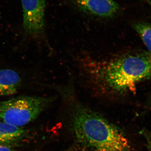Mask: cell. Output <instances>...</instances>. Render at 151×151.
<instances>
[{
    "mask_svg": "<svg viewBox=\"0 0 151 151\" xmlns=\"http://www.w3.org/2000/svg\"><path fill=\"white\" fill-rule=\"evenodd\" d=\"M84 73L91 84L105 96H119L151 79V53L139 52L103 60L84 58Z\"/></svg>",
    "mask_w": 151,
    "mask_h": 151,
    "instance_id": "cell-1",
    "label": "cell"
},
{
    "mask_svg": "<svg viewBox=\"0 0 151 151\" xmlns=\"http://www.w3.org/2000/svg\"><path fill=\"white\" fill-rule=\"evenodd\" d=\"M59 91L69 105L71 130L78 145L88 151H131L119 128L80 102L70 87Z\"/></svg>",
    "mask_w": 151,
    "mask_h": 151,
    "instance_id": "cell-2",
    "label": "cell"
},
{
    "mask_svg": "<svg viewBox=\"0 0 151 151\" xmlns=\"http://www.w3.org/2000/svg\"><path fill=\"white\" fill-rule=\"evenodd\" d=\"M55 97L20 96L0 102V121L23 127L37 119Z\"/></svg>",
    "mask_w": 151,
    "mask_h": 151,
    "instance_id": "cell-3",
    "label": "cell"
},
{
    "mask_svg": "<svg viewBox=\"0 0 151 151\" xmlns=\"http://www.w3.org/2000/svg\"><path fill=\"white\" fill-rule=\"evenodd\" d=\"M21 1L24 31L33 36L41 35L45 28V0H21Z\"/></svg>",
    "mask_w": 151,
    "mask_h": 151,
    "instance_id": "cell-4",
    "label": "cell"
},
{
    "mask_svg": "<svg viewBox=\"0 0 151 151\" xmlns=\"http://www.w3.org/2000/svg\"><path fill=\"white\" fill-rule=\"evenodd\" d=\"M82 12L101 19L114 17L121 10L119 4L113 0H71Z\"/></svg>",
    "mask_w": 151,
    "mask_h": 151,
    "instance_id": "cell-5",
    "label": "cell"
},
{
    "mask_svg": "<svg viewBox=\"0 0 151 151\" xmlns=\"http://www.w3.org/2000/svg\"><path fill=\"white\" fill-rule=\"evenodd\" d=\"M29 138L27 130L0 121V144L13 147Z\"/></svg>",
    "mask_w": 151,
    "mask_h": 151,
    "instance_id": "cell-6",
    "label": "cell"
},
{
    "mask_svg": "<svg viewBox=\"0 0 151 151\" xmlns=\"http://www.w3.org/2000/svg\"><path fill=\"white\" fill-rule=\"evenodd\" d=\"M18 73L11 69H0V97L11 96L18 91L22 84Z\"/></svg>",
    "mask_w": 151,
    "mask_h": 151,
    "instance_id": "cell-7",
    "label": "cell"
},
{
    "mask_svg": "<svg viewBox=\"0 0 151 151\" xmlns=\"http://www.w3.org/2000/svg\"><path fill=\"white\" fill-rule=\"evenodd\" d=\"M146 47L148 52L151 53V23L139 22L132 26Z\"/></svg>",
    "mask_w": 151,
    "mask_h": 151,
    "instance_id": "cell-8",
    "label": "cell"
},
{
    "mask_svg": "<svg viewBox=\"0 0 151 151\" xmlns=\"http://www.w3.org/2000/svg\"><path fill=\"white\" fill-rule=\"evenodd\" d=\"M0 151H16L12 147L0 144Z\"/></svg>",
    "mask_w": 151,
    "mask_h": 151,
    "instance_id": "cell-9",
    "label": "cell"
},
{
    "mask_svg": "<svg viewBox=\"0 0 151 151\" xmlns=\"http://www.w3.org/2000/svg\"><path fill=\"white\" fill-rule=\"evenodd\" d=\"M150 4L151 6V0H150Z\"/></svg>",
    "mask_w": 151,
    "mask_h": 151,
    "instance_id": "cell-10",
    "label": "cell"
}]
</instances>
